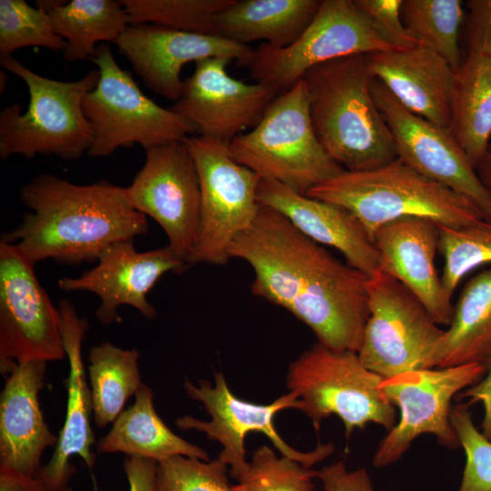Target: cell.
Segmentation results:
<instances>
[{
	"label": "cell",
	"mask_w": 491,
	"mask_h": 491,
	"mask_svg": "<svg viewBox=\"0 0 491 491\" xmlns=\"http://www.w3.org/2000/svg\"><path fill=\"white\" fill-rule=\"evenodd\" d=\"M228 255L254 270V296L289 311L324 346L357 353L369 315L366 275L262 205Z\"/></svg>",
	"instance_id": "6da1fadb"
},
{
	"label": "cell",
	"mask_w": 491,
	"mask_h": 491,
	"mask_svg": "<svg viewBox=\"0 0 491 491\" xmlns=\"http://www.w3.org/2000/svg\"><path fill=\"white\" fill-rule=\"evenodd\" d=\"M19 195L30 211L2 239L34 264L49 258L69 265L94 262L110 245L149 229L125 187L105 180L76 185L41 174L23 185Z\"/></svg>",
	"instance_id": "7a4b0ae2"
},
{
	"label": "cell",
	"mask_w": 491,
	"mask_h": 491,
	"mask_svg": "<svg viewBox=\"0 0 491 491\" xmlns=\"http://www.w3.org/2000/svg\"><path fill=\"white\" fill-rule=\"evenodd\" d=\"M302 79L317 139L344 170L368 171L398 157L393 135L372 95L373 76L366 55L320 64Z\"/></svg>",
	"instance_id": "3957f363"
},
{
	"label": "cell",
	"mask_w": 491,
	"mask_h": 491,
	"mask_svg": "<svg viewBox=\"0 0 491 491\" xmlns=\"http://www.w3.org/2000/svg\"><path fill=\"white\" fill-rule=\"evenodd\" d=\"M306 195L348 210L370 239L382 225L406 216L461 227L485 219L467 198L420 174L399 157L368 171L344 170Z\"/></svg>",
	"instance_id": "277c9868"
},
{
	"label": "cell",
	"mask_w": 491,
	"mask_h": 491,
	"mask_svg": "<svg viewBox=\"0 0 491 491\" xmlns=\"http://www.w3.org/2000/svg\"><path fill=\"white\" fill-rule=\"evenodd\" d=\"M0 64L25 82L30 97L25 113L15 104L0 113L1 158L55 155L76 160L87 153L94 132L83 102L98 83V70L88 72L77 81L65 82L33 72L13 55L1 56Z\"/></svg>",
	"instance_id": "5b68a950"
},
{
	"label": "cell",
	"mask_w": 491,
	"mask_h": 491,
	"mask_svg": "<svg viewBox=\"0 0 491 491\" xmlns=\"http://www.w3.org/2000/svg\"><path fill=\"white\" fill-rule=\"evenodd\" d=\"M230 152L262 178L302 195L344 171L317 139L303 79L277 95L258 124L230 142Z\"/></svg>",
	"instance_id": "8992f818"
},
{
	"label": "cell",
	"mask_w": 491,
	"mask_h": 491,
	"mask_svg": "<svg viewBox=\"0 0 491 491\" xmlns=\"http://www.w3.org/2000/svg\"><path fill=\"white\" fill-rule=\"evenodd\" d=\"M383 379L362 364L356 352L316 343L290 364L286 385L316 431L325 418L336 415L348 438L369 423L387 431L396 424V410L380 388Z\"/></svg>",
	"instance_id": "52a82bcc"
},
{
	"label": "cell",
	"mask_w": 491,
	"mask_h": 491,
	"mask_svg": "<svg viewBox=\"0 0 491 491\" xmlns=\"http://www.w3.org/2000/svg\"><path fill=\"white\" fill-rule=\"evenodd\" d=\"M91 61L97 66L99 80L83 102L94 132L89 156H107L118 147L134 144L148 150L184 141L195 133L189 121L140 90L131 75L118 65L108 45H100Z\"/></svg>",
	"instance_id": "ba28073f"
},
{
	"label": "cell",
	"mask_w": 491,
	"mask_h": 491,
	"mask_svg": "<svg viewBox=\"0 0 491 491\" xmlns=\"http://www.w3.org/2000/svg\"><path fill=\"white\" fill-rule=\"evenodd\" d=\"M368 309L357 355L381 377L434 368L444 334L421 300L404 284L377 270L367 280Z\"/></svg>",
	"instance_id": "9c48e42d"
},
{
	"label": "cell",
	"mask_w": 491,
	"mask_h": 491,
	"mask_svg": "<svg viewBox=\"0 0 491 491\" xmlns=\"http://www.w3.org/2000/svg\"><path fill=\"white\" fill-rule=\"evenodd\" d=\"M184 142L195 160L201 189L200 232L189 264L224 266L230 259L231 244L256 216L261 176L233 158L228 142L202 135Z\"/></svg>",
	"instance_id": "30bf717a"
},
{
	"label": "cell",
	"mask_w": 491,
	"mask_h": 491,
	"mask_svg": "<svg viewBox=\"0 0 491 491\" xmlns=\"http://www.w3.org/2000/svg\"><path fill=\"white\" fill-rule=\"evenodd\" d=\"M395 50L376 33L354 0H322L312 22L291 45L255 49L248 66L257 84L277 95L320 64L353 55Z\"/></svg>",
	"instance_id": "8fae6325"
},
{
	"label": "cell",
	"mask_w": 491,
	"mask_h": 491,
	"mask_svg": "<svg viewBox=\"0 0 491 491\" xmlns=\"http://www.w3.org/2000/svg\"><path fill=\"white\" fill-rule=\"evenodd\" d=\"M487 368L480 364L414 370L383 379L380 388L399 409V421L380 441L373 458L376 467L397 461L422 434H432L451 449L460 446L450 422L452 398L480 382Z\"/></svg>",
	"instance_id": "7c38bea8"
},
{
	"label": "cell",
	"mask_w": 491,
	"mask_h": 491,
	"mask_svg": "<svg viewBox=\"0 0 491 491\" xmlns=\"http://www.w3.org/2000/svg\"><path fill=\"white\" fill-rule=\"evenodd\" d=\"M35 264L17 247L0 242V371L5 377L16 363L66 357L60 316L39 283Z\"/></svg>",
	"instance_id": "4fadbf2b"
},
{
	"label": "cell",
	"mask_w": 491,
	"mask_h": 491,
	"mask_svg": "<svg viewBox=\"0 0 491 491\" xmlns=\"http://www.w3.org/2000/svg\"><path fill=\"white\" fill-rule=\"evenodd\" d=\"M183 386L191 399L202 404L211 419L206 422L183 416L175 419V426L181 430L200 431L207 438L220 443L222 451L218 458L230 467L229 475L232 477L244 469L248 462L245 439L251 431L264 433L282 456L308 468L334 452L332 443L318 444L310 452L298 451L277 433L274 425L277 413L286 408H300L297 396L291 391L268 405L249 403L233 395L221 372L215 373L214 385L201 380L195 386L185 379Z\"/></svg>",
	"instance_id": "5bb4252c"
},
{
	"label": "cell",
	"mask_w": 491,
	"mask_h": 491,
	"mask_svg": "<svg viewBox=\"0 0 491 491\" xmlns=\"http://www.w3.org/2000/svg\"><path fill=\"white\" fill-rule=\"evenodd\" d=\"M145 162L125 187L132 206L163 228L168 246L189 264L201 223V189L195 160L184 141L145 150Z\"/></svg>",
	"instance_id": "9a60e30c"
},
{
	"label": "cell",
	"mask_w": 491,
	"mask_h": 491,
	"mask_svg": "<svg viewBox=\"0 0 491 491\" xmlns=\"http://www.w3.org/2000/svg\"><path fill=\"white\" fill-rule=\"evenodd\" d=\"M371 91L393 135L398 157L420 174L467 198L485 219L491 220V195L448 130L406 109L374 77Z\"/></svg>",
	"instance_id": "2e32d148"
},
{
	"label": "cell",
	"mask_w": 491,
	"mask_h": 491,
	"mask_svg": "<svg viewBox=\"0 0 491 491\" xmlns=\"http://www.w3.org/2000/svg\"><path fill=\"white\" fill-rule=\"evenodd\" d=\"M227 57L195 62L171 110L182 115L199 135L230 143L254 128L277 94L262 84H246L228 75Z\"/></svg>",
	"instance_id": "e0dca14e"
},
{
	"label": "cell",
	"mask_w": 491,
	"mask_h": 491,
	"mask_svg": "<svg viewBox=\"0 0 491 491\" xmlns=\"http://www.w3.org/2000/svg\"><path fill=\"white\" fill-rule=\"evenodd\" d=\"M135 72L155 94L176 101L183 89L185 65L211 57H227L249 66L255 49L218 35L179 31L144 24L129 25L115 42Z\"/></svg>",
	"instance_id": "ac0fdd59"
},
{
	"label": "cell",
	"mask_w": 491,
	"mask_h": 491,
	"mask_svg": "<svg viewBox=\"0 0 491 491\" xmlns=\"http://www.w3.org/2000/svg\"><path fill=\"white\" fill-rule=\"evenodd\" d=\"M97 265L78 277H63L58 286L63 291H88L100 298L95 316L104 326L118 319L117 308L127 305L146 319L157 314L146 296L158 279L167 272L180 273L188 265L168 246L138 252L133 240L107 246L98 256Z\"/></svg>",
	"instance_id": "d6986e66"
},
{
	"label": "cell",
	"mask_w": 491,
	"mask_h": 491,
	"mask_svg": "<svg viewBox=\"0 0 491 491\" xmlns=\"http://www.w3.org/2000/svg\"><path fill=\"white\" fill-rule=\"evenodd\" d=\"M58 310L62 343L69 363V374L65 382L66 411L55 451L36 476L47 491H71L70 482L75 474L71 457L80 456L90 469L95 462L92 450L95 444L91 426L92 396L82 358V346L89 325L86 318L79 316L69 300H61Z\"/></svg>",
	"instance_id": "ffe728a7"
},
{
	"label": "cell",
	"mask_w": 491,
	"mask_h": 491,
	"mask_svg": "<svg viewBox=\"0 0 491 491\" xmlns=\"http://www.w3.org/2000/svg\"><path fill=\"white\" fill-rule=\"evenodd\" d=\"M373 243L379 256V270L409 288L438 326H449L454 306L436 266L437 224L419 216L398 218L379 227Z\"/></svg>",
	"instance_id": "44dd1931"
},
{
	"label": "cell",
	"mask_w": 491,
	"mask_h": 491,
	"mask_svg": "<svg viewBox=\"0 0 491 491\" xmlns=\"http://www.w3.org/2000/svg\"><path fill=\"white\" fill-rule=\"evenodd\" d=\"M260 205L283 215L315 242L338 250L346 262L368 277L379 269L378 252L359 221L334 203L299 194L273 179L262 178Z\"/></svg>",
	"instance_id": "7402d4cb"
},
{
	"label": "cell",
	"mask_w": 491,
	"mask_h": 491,
	"mask_svg": "<svg viewBox=\"0 0 491 491\" xmlns=\"http://www.w3.org/2000/svg\"><path fill=\"white\" fill-rule=\"evenodd\" d=\"M46 363H16L0 396V464L31 476H37L44 451L58 439L44 418L38 397Z\"/></svg>",
	"instance_id": "603a6c76"
},
{
	"label": "cell",
	"mask_w": 491,
	"mask_h": 491,
	"mask_svg": "<svg viewBox=\"0 0 491 491\" xmlns=\"http://www.w3.org/2000/svg\"><path fill=\"white\" fill-rule=\"evenodd\" d=\"M371 75L406 109L448 129L456 72L442 56L416 45L366 55Z\"/></svg>",
	"instance_id": "cb8c5ba5"
},
{
	"label": "cell",
	"mask_w": 491,
	"mask_h": 491,
	"mask_svg": "<svg viewBox=\"0 0 491 491\" xmlns=\"http://www.w3.org/2000/svg\"><path fill=\"white\" fill-rule=\"evenodd\" d=\"M320 5L318 0H235L216 16L215 34L246 45L263 40L286 47L306 30Z\"/></svg>",
	"instance_id": "d4e9b609"
},
{
	"label": "cell",
	"mask_w": 491,
	"mask_h": 491,
	"mask_svg": "<svg viewBox=\"0 0 491 491\" xmlns=\"http://www.w3.org/2000/svg\"><path fill=\"white\" fill-rule=\"evenodd\" d=\"M135 397L134 404L123 410L96 444L98 453H124L157 463L175 456L209 461L205 449L175 435L159 417L148 386L143 384Z\"/></svg>",
	"instance_id": "484cf974"
},
{
	"label": "cell",
	"mask_w": 491,
	"mask_h": 491,
	"mask_svg": "<svg viewBox=\"0 0 491 491\" xmlns=\"http://www.w3.org/2000/svg\"><path fill=\"white\" fill-rule=\"evenodd\" d=\"M448 329L437 346L434 367L465 364L491 366V269L464 286Z\"/></svg>",
	"instance_id": "4316f807"
},
{
	"label": "cell",
	"mask_w": 491,
	"mask_h": 491,
	"mask_svg": "<svg viewBox=\"0 0 491 491\" xmlns=\"http://www.w3.org/2000/svg\"><path fill=\"white\" fill-rule=\"evenodd\" d=\"M448 132L475 168L491 136V59L468 53L456 73Z\"/></svg>",
	"instance_id": "83f0119b"
},
{
	"label": "cell",
	"mask_w": 491,
	"mask_h": 491,
	"mask_svg": "<svg viewBox=\"0 0 491 491\" xmlns=\"http://www.w3.org/2000/svg\"><path fill=\"white\" fill-rule=\"evenodd\" d=\"M49 15L55 33L66 46L64 58L91 60L100 41L115 43L128 27L125 11L114 0L37 1Z\"/></svg>",
	"instance_id": "f1b7e54d"
},
{
	"label": "cell",
	"mask_w": 491,
	"mask_h": 491,
	"mask_svg": "<svg viewBox=\"0 0 491 491\" xmlns=\"http://www.w3.org/2000/svg\"><path fill=\"white\" fill-rule=\"evenodd\" d=\"M139 352L104 342L89 350L88 379L93 417L98 428L114 423L127 400L143 386Z\"/></svg>",
	"instance_id": "f546056e"
},
{
	"label": "cell",
	"mask_w": 491,
	"mask_h": 491,
	"mask_svg": "<svg viewBox=\"0 0 491 491\" xmlns=\"http://www.w3.org/2000/svg\"><path fill=\"white\" fill-rule=\"evenodd\" d=\"M465 10L460 0H402L403 24L417 45L442 56L456 73L462 65L460 28Z\"/></svg>",
	"instance_id": "4dcf8cb0"
},
{
	"label": "cell",
	"mask_w": 491,
	"mask_h": 491,
	"mask_svg": "<svg viewBox=\"0 0 491 491\" xmlns=\"http://www.w3.org/2000/svg\"><path fill=\"white\" fill-rule=\"evenodd\" d=\"M235 0H124L129 25H156L170 29L215 34L216 16Z\"/></svg>",
	"instance_id": "1f68e13d"
},
{
	"label": "cell",
	"mask_w": 491,
	"mask_h": 491,
	"mask_svg": "<svg viewBox=\"0 0 491 491\" xmlns=\"http://www.w3.org/2000/svg\"><path fill=\"white\" fill-rule=\"evenodd\" d=\"M439 251L444 260L441 281L452 298L458 283L471 270L491 264V220L452 227L437 224Z\"/></svg>",
	"instance_id": "d6a6232c"
},
{
	"label": "cell",
	"mask_w": 491,
	"mask_h": 491,
	"mask_svg": "<svg viewBox=\"0 0 491 491\" xmlns=\"http://www.w3.org/2000/svg\"><path fill=\"white\" fill-rule=\"evenodd\" d=\"M40 46L64 51L66 43L53 28L48 13L24 0L0 1V56L12 55L20 48Z\"/></svg>",
	"instance_id": "836d02e7"
},
{
	"label": "cell",
	"mask_w": 491,
	"mask_h": 491,
	"mask_svg": "<svg viewBox=\"0 0 491 491\" xmlns=\"http://www.w3.org/2000/svg\"><path fill=\"white\" fill-rule=\"evenodd\" d=\"M317 471L285 456H277L268 446L256 449L233 478V491H314Z\"/></svg>",
	"instance_id": "e575fe53"
},
{
	"label": "cell",
	"mask_w": 491,
	"mask_h": 491,
	"mask_svg": "<svg viewBox=\"0 0 491 491\" xmlns=\"http://www.w3.org/2000/svg\"><path fill=\"white\" fill-rule=\"evenodd\" d=\"M156 491H233L227 465L175 456L157 463Z\"/></svg>",
	"instance_id": "d590c367"
},
{
	"label": "cell",
	"mask_w": 491,
	"mask_h": 491,
	"mask_svg": "<svg viewBox=\"0 0 491 491\" xmlns=\"http://www.w3.org/2000/svg\"><path fill=\"white\" fill-rule=\"evenodd\" d=\"M450 422L466 455L458 491H491V441L475 426L467 405L452 406Z\"/></svg>",
	"instance_id": "8d00e7d4"
},
{
	"label": "cell",
	"mask_w": 491,
	"mask_h": 491,
	"mask_svg": "<svg viewBox=\"0 0 491 491\" xmlns=\"http://www.w3.org/2000/svg\"><path fill=\"white\" fill-rule=\"evenodd\" d=\"M381 38L395 50L417 45L406 31L401 18L402 0H354Z\"/></svg>",
	"instance_id": "74e56055"
},
{
	"label": "cell",
	"mask_w": 491,
	"mask_h": 491,
	"mask_svg": "<svg viewBox=\"0 0 491 491\" xmlns=\"http://www.w3.org/2000/svg\"><path fill=\"white\" fill-rule=\"evenodd\" d=\"M466 5L468 53L491 59V0H470Z\"/></svg>",
	"instance_id": "f35d334b"
},
{
	"label": "cell",
	"mask_w": 491,
	"mask_h": 491,
	"mask_svg": "<svg viewBox=\"0 0 491 491\" xmlns=\"http://www.w3.org/2000/svg\"><path fill=\"white\" fill-rule=\"evenodd\" d=\"M316 478L320 480L324 491H375L366 468L349 471L344 461L324 466L317 471Z\"/></svg>",
	"instance_id": "ab89813d"
},
{
	"label": "cell",
	"mask_w": 491,
	"mask_h": 491,
	"mask_svg": "<svg viewBox=\"0 0 491 491\" xmlns=\"http://www.w3.org/2000/svg\"><path fill=\"white\" fill-rule=\"evenodd\" d=\"M124 469L129 491H156L157 462L147 458L126 456Z\"/></svg>",
	"instance_id": "60d3db41"
},
{
	"label": "cell",
	"mask_w": 491,
	"mask_h": 491,
	"mask_svg": "<svg viewBox=\"0 0 491 491\" xmlns=\"http://www.w3.org/2000/svg\"><path fill=\"white\" fill-rule=\"evenodd\" d=\"M0 491H47L36 476L0 464Z\"/></svg>",
	"instance_id": "b9f144b4"
},
{
	"label": "cell",
	"mask_w": 491,
	"mask_h": 491,
	"mask_svg": "<svg viewBox=\"0 0 491 491\" xmlns=\"http://www.w3.org/2000/svg\"><path fill=\"white\" fill-rule=\"evenodd\" d=\"M462 397H468L471 403L481 402L485 415L482 426L491 431V366L484 378L475 386L467 388L461 394Z\"/></svg>",
	"instance_id": "7bdbcfd3"
},
{
	"label": "cell",
	"mask_w": 491,
	"mask_h": 491,
	"mask_svg": "<svg viewBox=\"0 0 491 491\" xmlns=\"http://www.w3.org/2000/svg\"><path fill=\"white\" fill-rule=\"evenodd\" d=\"M476 170L482 185L491 195V145L478 163Z\"/></svg>",
	"instance_id": "ee69618b"
}]
</instances>
